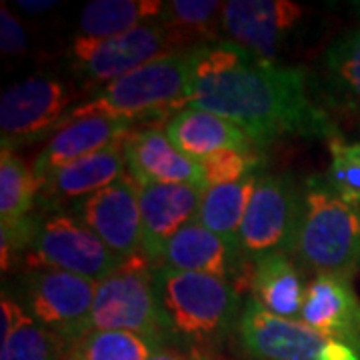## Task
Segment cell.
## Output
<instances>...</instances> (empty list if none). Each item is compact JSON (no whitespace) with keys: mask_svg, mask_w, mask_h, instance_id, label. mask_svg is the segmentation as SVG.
I'll return each mask as SVG.
<instances>
[{"mask_svg":"<svg viewBox=\"0 0 360 360\" xmlns=\"http://www.w3.org/2000/svg\"><path fill=\"white\" fill-rule=\"evenodd\" d=\"M186 106L231 120L260 146L286 136H340L328 112L312 101L302 68L260 58L231 40L196 46Z\"/></svg>","mask_w":360,"mask_h":360,"instance_id":"1","label":"cell"},{"mask_svg":"<svg viewBox=\"0 0 360 360\" xmlns=\"http://www.w3.org/2000/svg\"><path fill=\"white\" fill-rule=\"evenodd\" d=\"M196 65V46L165 54L124 77L108 82L104 90L86 104L66 115L65 122L80 116H108L127 120L186 108ZM63 122V124H65Z\"/></svg>","mask_w":360,"mask_h":360,"instance_id":"2","label":"cell"},{"mask_svg":"<svg viewBox=\"0 0 360 360\" xmlns=\"http://www.w3.org/2000/svg\"><path fill=\"white\" fill-rule=\"evenodd\" d=\"M295 257L319 274L360 272V206L342 200L326 180L307 182Z\"/></svg>","mask_w":360,"mask_h":360,"instance_id":"3","label":"cell"},{"mask_svg":"<svg viewBox=\"0 0 360 360\" xmlns=\"http://www.w3.org/2000/svg\"><path fill=\"white\" fill-rule=\"evenodd\" d=\"M155 284L168 330L182 338L217 340L243 314L236 288L219 276L158 266Z\"/></svg>","mask_w":360,"mask_h":360,"instance_id":"4","label":"cell"},{"mask_svg":"<svg viewBox=\"0 0 360 360\" xmlns=\"http://www.w3.org/2000/svg\"><path fill=\"white\" fill-rule=\"evenodd\" d=\"M148 262L146 257L130 258L98 283L90 330L132 333L158 347L170 330Z\"/></svg>","mask_w":360,"mask_h":360,"instance_id":"5","label":"cell"},{"mask_svg":"<svg viewBox=\"0 0 360 360\" xmlns=\"http://www.w3.org/2000/svg\"><path fill=\"white\" fill-rule=\"evenodd\" d=\"M302 194L286 174H260L246 208L236 248L243 260L295 255Z\"/></svg>","mask_w":360,"mask_h":360,"instance_id":"6","label":"cell"},{"mask_svg":"<svg viewBox=\"0 0 360 360\" xmlns=\"http://www.w3.org/2000/svg\"><path fill=\"white\" fill-rule=\"evenodd\" d=\"M245 350L258 360H360V350L302 321L274 316L255 298L238 319Z\"/></svg>","mask_w":360,"mask_h":360,"instance_id":"7","label":"cell"},{"mask_svg":"<svg viewBox=\"0 0 360 360\" xmlns=\"http://www.w3.org/2000/svg\"><path fill=\"white\" fill-rule=\"evenodd\" d=\"M30 262L101 283L127 260L115 255L78 219L54 214L39 226L30 245Z\"/></svg>","mask_w":360,"mask_h":360,"instance_id":"8","label":"cell"},{"mask_svg":"<svg viewBox=\"0 0 360 360\" xmlns=\"http://www.w3.org/2000/svg\"><path fill=\"white\" fill-rule=\"evenodd\" d=\"M182 51L168 28L158 20L136 26L112 39H80L70 46L77 70L90 82H112L156 58Z\"/></svg>","mask_w":360,"mask_h":360,"instance_id":"9","label":"cell"},{"mask_svg":"<svg viewBox=\"0 0 360 360\" xmlns=\"http://www.w3.org/2000/svg\"><path fill=\"white\" fill-rule=\"evenodd\" d=\"M96 286L98 283L65 270L40 269L26 288L30 316L65 342L78 340L90 333Z\"/></svg>","mask_w":360,"mask_h":360,"instance_id":"10","label":"cell"},{"mask_svg":"<svg viewBox=\"0 0 360 360\" xmlns=\"http://www.w3.org/2000/svg\"><path fill=\"white\" fill-rule=\"evenodd\" d=\"M70 92L56 78L28 77L4 90L0 98L2 146L13 148L56 132L70 112Z\"/></svg>","mask_w":360,"mask_h":360,"instance_id":"11","label":"cell"},{"mask_svg":"<svg viewBox=\"0 0 360 360\" xmlns=\"http://www.w3.org/2000/svg\"><path fill=\"white\" fill-rule=\"evenodd\" d=\"M77 219L124 260L142 255L139 184L129 172L78 205Z\"/></svg>","mask_w":360,"mask_h":360,"instance_id":"12","label":"cell"},{"mask_svg":"<svg viewBox=\"0 0 360 360\" xmlns=\"http://www.w3.org/2000/svg\"><path fill=\"white\" fill-rule=\"evenodd\" d=\"M302 16L304 8L288 0H231L222 8V30L234 44L276 60Z\"/></svg>","mask_w":360,"mask_h":360,"instance_id":"13","label":"cell"},{"mask_svg":"<svg viewBox=\"0 0 360 360\" xmlns=\"http://www.w3.org/2000/svg\"><path fill=\"white\" fill-rule=\"evenodd\" d=\"M205 188L193 184H139L142 255L156 262L168 240L198 217Z\"/></svg>","mask_w":360,"mask_h":360,"instance_id":"14","label":"cell"},{"mask_svg":"<svg viewBox=\"0 0 360 360\" xmlns=\"http://www.w3.org/2000/svg\"><path fill=\"white\" fill-rule=\"evenodd\" d=\"M40 180L34 170L26 165L13 148L2 146L0 153V248H2V269L11 266L13 252L22 246L32 245L37 231L28 219L34 206Z\"/></svg>","mask_w":360,"mask_h":360,"instance_id":"15","label":"cell"},{"mask_svg":"<svg viewBox=\"0 0 360 360\" xmlns=\"http://www.w3.org/2000/svg\"><path fill=\"white\" fill-rule=\"evenodd\" d=\"M127 172L136 184H193L208 188L200 162L194 160L170 142L167 132L158 129L139 130L124 141Z\"/></svg>","mask_w":360,"mask_h":360,"instance_id":"16","label":"cell"},{"mask_svg":"<svg viewBox=\"0 0 360 360\" xmlns=\"http://www.w3.org/2000/svg\"><path fill=\"white\" fill-rule=\"evenodd\" d=\"M130 122L108 116H80L60 124L34 160V174L42 180L56 168L72 165L127 141Z\"/></svg>","mask_w":360,"mask_h":360,"instance_id":"17","label":"cell"},{"mask_svg":"<svg viewBox=\"0 0 360 360\" xmlns=\"http://www.w3.org/2000/svg\"><path fill=\"white\" fill-rule=\"evenodd\" d=\"M298 321L360 350V298L350 276L319 274L307 286Z\"/></svg>","mask_w":360,"mask_h":360,"instance_id":"18","label":"cell"},{"mask_svg":"<svg viewBox=\"0 0 360 360\" xmlns=\"http://www.w3.org/2000/svg\"><path fill=\"white\" fill-rule=\"evenodd\" d=\"M156 262H160V269L200 272L232 281L238 274L243 257L236 246L194 220L168 240Z\"/></svg>","mask_w":360,"mask_h":360,"instance_id":"19","label":"cell"},{"mask_svg":"<svg viewBox=\"0 0 360 360\" xmlns=\"http://www.w3.org/2000/svg\"><path fill=\"white\" fill-rule=\"evenodd\" d=\"M165 132L180 153L202 160L219 150H252V141L234 122L200 108H182L168 118Z\"/></svg>","mask_w":360,"mask_h":360,"instance_id":"20","label":"cell"},{"mask_svg":"<svg viewBox=\"0 0 360 360\" xmlns=\"http://www.w3.org/2000/svg\"><path fill=\"white\" fill-rule=\"evenodd\" d=\"M127 174L124 142L101 150L96 155L56 168L40 180V188L52 198L77 200L98 193Z\"/></svg>","mask_w":360,"mask_h":360,"instance_id":"21","label":"cell"},{"mask_svg":"<svg viewBox=\"0 0 360 360\" xmlns=\"http://www.w3.org/2000/svg\"><path fill=\"white\" fill-rule=\"evenodd\" d=\"M0 360H65V340L42 328L6 292L0 298Z\"/></svg>","mask_w":360,"mask_h":360,"instance_id":"22","label":"cell"},{"mask_svg":"<svg viewBox=\"0 0 360 360\" xmlns=\"http://www.w3.org/2000/svg\"><path fill=\"white\" fill-rule=\"evenodd\" d=\"M304 292L307 288L286 255H270L255 264L252 298L270 314L298 321Z\"/></svg>","mask_w":360,"mask_h":360,"instance_id":"23","label":"cell"},{"mask_svg":"<svg viewBox=\"0 0 360 360\" xmlns=\"http://www.w3.org/2000/svg\"><path fill=\"white\" fill-rule=\"evenodd\" d=\"M322 90L336 108L360 112V26L338 37L324 52Z\"/></svg>","mask_w":360,"mask_h":360,"instance_id":"24","label":"cell"},{"mask_svg":"<svg viewBox=\"0 0 360 360\" xmlns=\"http://www.w3.org/2000/svg\"><path fill=\"white\" fill-rule=\"evenodd\" d=\"M165 11L160 0H92L78 20L80 39H112L136 26L158 20Z\"/></svg>","mask_w":360,"mask_h":360,"instance_id":"25","label":"cell"},{"mask_svg":"<svg viewBox=\"0 0 360 360\" xmlns=\"http://www.w3.org/2000/svg\"><path fill=\"white\" fill-rule=\"evenodd\" d=\"M257 174H250L245 180L234 182V184L206 188L200 208H198L196 222H200L205 229L219 234L220 238H224L232 246H236L246 208H248L250 196L257 186Z\"/></svg>","mask_w":360,"mask_h":360,"instance_id":"26","label":"cell"},{"mask_svg":"<svg viewBox=\"0 0 360 360\" xmlns=\"http://www.w3.org/2000/svg\"><path fill=\"white\" fill-rule=\"evenodd\" d=\"M222 8L224 2L217 0H170L165 2L158 22L182 46L191 39H214L222 28Z\"/></svg>","mask_w":360,"mask_h":360,"instance_id":"27","label":"cell"},{"mask_svg":"<svg viewBox=\"0 0 360 360\" xmlns=\"http://www.w3.org/2000/svg\"><path fill=\"white\" fill-rule=\"evenodd\" d=\"M65 360H148L155 345L132 333L90 330L68 342Z\"/></svg>","mask_w":360,"mask_h":360,"instance_id":"28","label":"cell"},{"mask_svg":"<svg viewBox=\"0 0 360 360\" xmlns=\"http://www.w3.org/2000/svg\"><path fill=\"white\" fill-rule=\"evenodd\" d=\"M328 148L330 168L326 174V184L342 200L360 206V144L335 136L328 141Z\"/></svg>","mask_w":360,"mask_h":360,"instance_id":"29","label":"cell"},{"mask_svg":"<svg viewBox=\"0 0 360 360\" xmlns=\"http://www.w3.org/2000/svg\"><path fill=\"white\" fill-rule=\"evenodd\" d=\"M200 162L202 174H205L206 186H222V184H234L246 176L255 174L258 167V156L252 150H219L214 155L206 156Z\"/></svg>","mask_w":360,"mask_h":360,"instance_id":"30","label":"cell"},{"mask_svg":"<svg viewBox=\"0 0 360 360\" xmlns=\"http://www.w3.org/2000/svg\"><path fill=\"white\" fill-rule=\"evenodd\" d=\"M28 39L20 20L14 16L4 4L0 6V46L4 54H20L25 52Z\"/></svg>","mask_w":360,"mask_h":360,"instance_id":"31","label":"cell"},{"mask_svg":"<svg viewBox=\"0 0 360 360\" xmlns=\"http://www.w3.org/2000/svg\"><path fill=\"white\" fill-rule=\"evenodd\" d=\"M18 6H20L25 13L40 14L51 11L54 6H58V2H56V0H20Z\"/></svg>","mask_w":360,"mask_h":360,"instance_id":"32","label":"cell"},{"mask_svg":"<svg viewBox=\"0 0 360 360\" xmlns=\"http://www.w3.org/2000/svg\"><path fill=\"white\" fill-rule=\"evenodd\" d=\"M148 360H188V359H184V356H182V354H179L176 350L156 347L155 350H153V354H150V359Z\"/></svg>","mask_w":360,"mask_h":360,"instance_id":"33","label":"cell"},{"mask_svg":"<svg viewBox=\"0 0 360 360\" xmlns=\"http://www.w3.org/2000/svg\"><path fill=\"white\" fill-rule=\"evenodd\" d=\"M354 8H356V11L360 13V2H354Z\"/></svg>","mask_w":360,"mask_h":360,"instance_id":"34","label":"cell"},{"mask_svg":"<svg viewBox=\"0 0 360 360\" xmlns=\"http://www.w3.org/2000/svg\"><path fill=\"white\" fill-rule=\"evenodd\" d=\"M194 360H208V359H205V356H194Z\"/></svg>","mask_w":360,"mask_h":360,"instance_id":"35","label":"cell"},{"mask_svg":"<svg viewBox=\"0 0 360 360\" xmlns=\"http://www.w3.org/2000/svg\"><path fill=\"white\" fill-rule=\"evenodd\" d=\"M356 142H359V144H360V134H359V141H356Z\"/></svg>","mask_w":360,"mask_h":360,"instance_id":"36","label":"cell"}]
</instances>
